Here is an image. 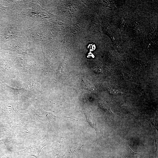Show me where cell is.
<instances>
[{
	"label": "cell",
	"instance_id": "277c9868",
	"mask_svg": "<svg viewBox=\"0 0 158 158\" xmlns=\"http://www.w3.org/2000/svg\"><path fill=\"white\" fill-rule=\"evenodd\" d=\"M150 122L152 123V124L155 127V128L157 129V121L156 119H152L150 120Z\"/></svg>",
	"mask_w": 158,
	"mask_h": 158
},
{
	"label": "cell",
	"instance_id": "6da1fadb",
	"mask_svg": "<svg viewBox=\"0 0 158 158\" xmlns=\"http://www.w3.org/2000/svg\"><path fill=\"white\" fill-rule=\"evenodd\" d=\"M48 144L46 137H45L38 142L28 147L25 149L16 152L18 155H30L39 158L43 148Z\"/></svg>",
	"mask_w": 158,
	"mask_h": 158
},
{
	"label": "cell",
	"instance_id": "5b68a950",
	"mask_svg": "<svg viewBox=\"0 0 158 158\" xmlns=\"http://www.w3.org/2000/svg\"><path fill=\"white\" fill-rule=\"evenodd\" d=\"M4 8L1 5H0V9Z\"/></svg>",
	"mask_w": 158,
	"mask_h": 158
},
{
	"label": "cell",
	"instance_id": "8992f818",
	"mask_svg": "<svg viewBox=\"0 0 158 158\" xmlns=\"http://www.w3.org/2000/svg\"><path fill=\"white\" fill-rule=\"evenodd\" d=\"M0 158H6V157H0Z\"/></svg>",
	"mask_w": 158,
	"mask_h": 158
},
{
	"label": "cell",
	"instance_id": "3957f363",
	"mask_svg": "<svg viewBox=\"0 0 158 158\" xmlns=\"http://www.w3.org/2000/svg\"><path fill=\"white\" fill-rule=\"evenodd\" d=\"M81 84L84 89L87 91L93 90V87L90 82L87 79L82 78L81 81Z\"/></svg>",
	"mask_w": 158,
	"mask_h": 158
},
{
	"label": "cell",
	"instance_id": "7a4b0ae2",
	"mask_svg": "<svg viewBox=\"0 0 158 158\" xmlns=\"http://www.w3.org/2000/svg\"><path fill=\"white\" fill-rule=\"evenodd\" d=\"M124 152V158H141L142 155L140 154L133 152L130 149L129 146Z\"/></svg>",
	"mask_w": 158,
	"mask_h": 158
}]
</instances>
